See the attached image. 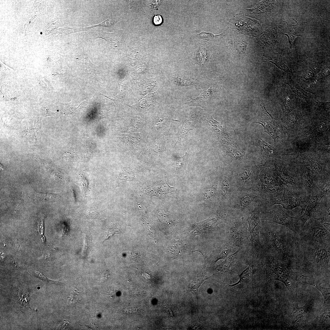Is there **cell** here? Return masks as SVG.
<instances>
[{"label":"cell","mask_w":330,"mask_h":330,"mask_svg":"<svg viewBox=\"0 0 330 330\" xmlns=\"http://www.w3.org/2000/svg\"><path fill=\"white\" fill-rule=\"evenodd\" d=\"M282 226L266 227L262 230L266 244L271 252L270 255L290 266L295 258L297 245L296 234Z\"/></svg>","instance_id":"cell-1"},{"label":"cell","mask_w":330,"mask_h":330,"mask_svg":"<svg viewBox=\"0 0 330 330\" xmlns=\"http://www.w3.org/2000/svg\"><path fill=\"white\" fill-rule=\"evenodd\" d=\"M296 238L295 258H302L305 262L321 271L329 270L330 242H307Z\"/></svg>","instance_id":"cell-2"},{"label":"cell","mask_w":330,"mask_h":330,"mask_svg":"<svg viewBox=\"0 0 330 330\" xmlns=\"http://www.w3.org/2000/svg\"><path fill=\"white\" fill-rule=\"evenodd\" d=\"M266 255L264 265L268 279L281 281L289 291H294L298 276L290 266L270 255Z\"/></svg>","instance_id":"cell-3"},{"label":"cell","mask_w":330,"mask_h":330,"mask_svg":"<svg viewBox=\"0 0 330 330\" xmlns=\"http://www.w3.org/2000/svg\"><path fill=\"white\" fill-rule=\"evenodd\" d=\"M324 221L311 218L296 235L301 240L310 242H330V230L324 224Z\"/></svg>","instance_id":"cell-4"},{"label":"cell","mask_w":330,"mask_h":330,"mask_svg":"<svg viewBox=\"0 0 330 330\" xmlns=\"http://www.w3.org/2000/svg\"><path fill=\"white\" fill-rule=\"evenodd\" d=\"M228 242L240 249L249 244V233L248 229L242 223L237 222H227Z\"/></svg>","instance_id":"cell-5"},{"label":"cell","mask_w":330,"mask_h":330,"mask_svg":"<svg viewBox=\"0 0 330 330\" xmlns=\"http://www.w3.org/2000/svg\"><path fill=\"white\" fill-rule=\"evenodd\" d=\"M297 219L289 216L280 206L271 211L263 213L262 218L263 220L271 221L287 227L296 235L298 233L296 226Z\"/></svg>","instance_id":"cell-6"},{"label":"cell","mask_w":330,"mask_h":330,"mask_svg":"<svg viewBox=\"0 0 330 330\" xmlns=\"http://www.w3.org/2000/svg\"><path fill=\"white\" fill-rule=\"evenodd\" d=\"M260 214L259 207H255L251 216L248 219L249 224L248 230L251 237V244L256 253L258 254H260L263 251L259 239L260 231Z\"/></svg>","instance_id":"cell-7"},{"label":"cell","mask_w":330,"mask_h":330,"mask_svg":"<svg viewBox=\"0 0 330 330\" xmlns=\"http://www.w3.org/2000/svg\"><path fill=\"white\" fill-rule=\"evenodd\" d=\"M308 196V204L305 212L301 217L298 218L296 223L298 233L302 228L307 221L311 218L313 213L315 211L316 207L323 197V194L319 192L314 191Z\"/></svg>","instance_id":"cell-8"},{"label":"cell","mask_w":330,"mask_h":330,"mask_svg":"<svg viewBox=\"0 0 330 330\" xmlns=\"http://www.w3.org/2000/svg\"><path fill=\"white\" fill-rule=\"evenodd\" d=\"M306 166H309L318 179L330 177L329 171L319 159L306 153H302L300 157Z\"/></svg>","instance_id":"cell-9"},{"label":"cell","mask_w":330,"mask_h":330,"mask_svg":"<svg viewBox=\"0 0 330 330\" xmlns=\"http://www.w3.org/2000/svg\"><path fill=\"white\" fill-rule=\"evenodd\" d=\"M295 99L294 95L288 90L284 94L280 103V117L282 119L295 108Z\"/></svg>","instance_id":"cell-10"},{"label":"cell","mask_w":330,"mask_h":330,"mask_svg":"<svg viewBox=\"0 0 330 330\" xmlns=\"http://www.w3.org/2000/svg\"><path fill=\"white\" fill-rule=\"evenodd\" d=\"M197 116L195 113H191L185 117L180 129L176 134V142L175 145L182 138L186 137L188 132L193 129L195 125L197 123Z\"/></svg>","instance_id":"cell-11"},{"label":"cell","mask_w":330,"mask_h":330,"mask_svg":"<svg viewBox=\"0 0 330 330\" xmlns=\"http://www.w3.org/2000/svg\"><path fill=\"white\" fill-rule=\"evenodd\" d=\"M325 203H321L320 201L316 207L315 211L313 213L311 218L330 223V200Z\"/></svg>","instance_id":"cell-12"},{"label":"cell","mask_w":330,"mask_h":330,"mask_svg":"<svg viewBox=\"0 0 330 330\" xmlns=\"http://www.w3.org/2000/svg\"><path fill=\"white\" fill-rule=\"evenodd\" d=\"M284 81L289 86L291 90L295 95L302 98L307 102L311 100V95L302 88L299 84L293 80L290 77L285 79Z\"/></svg>","instance_id":"cell-13"},{"label":"cell","mask_w":330,"mask_h":330,"mask_svg":"<svg viewBox=\"0 0 330 330\" xmlns=\"http://www.w3.org/2000/svg\"><path fill=\"white\" fill-rule=\"evenodd\" d=\"M276 120L273 118L269 120V122L267 123L265 122L259 123L264 127L265 131L274 139L275 142L278 141L280 138V126L277 123H275Z\"/></svg>","instance_id":"cell-14"},{"label":"cell","mask_w":330,"mask_h":330,"mask_svg":"<svg viewBox=\"0 0 330 330\" xmlns=\"http://www.w3.org/2000/svg\"><path fill=\"white\" fill-rule=\"evenodd\" d=\"M204 91L200 96L195 99L190 97L191 101L186 103L187 106H198L204 108L205 104L210 100L212 97L213 90L212 87H210L208 90Z\"/></svg>","instance_id":"cell-15"},{"label":"cell","mask_w":330,"mask_h":330,"mask_svg":"<svg viewBox=\"0 0 330 330\" xmlns=\"http://www.w3.org/2000/svg\"><path fill=\"white\" fill-rule=\"evenodd\" d=\"M258 142L264 160L268 159L276 154V152L275 148L262 139L259 138Z\"/></svg>","instance_id":"cell-16"},{"label":"cell","mask_w":330,"mask_h":330,"mask_svg":"<svg viewBox=\"0 0 330 330\" xmlns=\"http://www.w3.org/2000/svg\"><path fill=\"white\" fill-rule=\"evenodd\" d=\"M264 61H269L275 64L278 68L286 72H289L292 74V72L290 67L287 63V59L280 56L275 58H271L263 60Z\"/></svg>","instance_id":"cell-17"},{"label":"cell","mask_w":330,"mask_h":330,"mask_svg":"<svg viewBox=\"0 0 330 330\" xmlns=\"http://www.w3.org/2000/svg\"><path fill=\"white\" fill-rule=\"evenodd\" d=\"M302 282L315 287L321 293L323 296L324 302L323 305L320 309H324L327 306L329 307L330 302V288L323 287L320 286L319 284L315 282H312V283L308 282L302 281Z\"/></svg>","instance_id":"cell-18"},{"label":"cell","mask_w":330,"mask_h":330,"mask_svg":"<svg viewBox=\"0 0 330 330\" xmlns=\"http://www.w3.org/2000/svg\"><path fill=\"white\" fill-rule=\"evenodd\" d=\"M208 278L207 276L202 275L194 280L188 286L187 291L191 292L194 297H196L199 288L203 282Z\"/></svg>","instance_id":"cell-19"},{"label":"cell","mask_w":330,"mask_h":330,"mask_svg":"<svg viewBox=\"0 0 330 330\" xmlns=\"http://www.w3.org/2000/svg\"><path fill=\"white\" fill-rule=\"evenodd\" d=\"M235 246L228 241L222 247L215 255V260L226 258L228 255L232 254L235 251Z\"/></svg>","instance_id":"cell-20"},{"label":"cell","mask_w":330,"mask_h":330,"mask_svg":"<svg viewBox=\"0 0 330 330\" xmlns=\"http://www.w3.org/2000/svg\"><path fill=\"white\" fill-rule=\"evenodd\" d=\"M292 313L291 315L292 317L296 321L302 319L306 312V306L305 305L303 306H299L298 304L292 303L291 305Z\"/></svg>","instance_id":"cell-21"},{"label":"cell","mask_w":330,"mask_h":330,"mask_svg":"<svg viewBox=\"0 0 330 330\" xmlns=\"http://www.w3.org/2000/svg\"><path fill=\"white\" fill-rule=\"evenodd\" d=\"M240 250V249H239L238 250L231 254L228 257L226 258L225 261L219 265L218 266V270L222 271H228L233 265Z\"/></svg>","instance_id":"cell-22"},{"label":"cell","mask_w":330,"mask_h":330,"mask_svg":"<svg viewBox=\"0 0 330 330\" xmlns=\"http://www.w3.org/2000/svg\"><path fill=\"white\" fill-rule=\"evenodd\" d=\"M255 271V269L253 266L251 264L249 265L240 275L239 281L235 284L230 285V286H235L240 283L248 281L251 277Z\"/></svg>","instance_id":"cell-23"},{"label":"cell","mask_w":330,"mask_h":330,"mask_svg":"<svg viewBox=\"0 0 330 330\" xmlns=\"http://www.w3.org/2000/svg\"><path fill=\"white\" fill-rule=\"evenodd\" d=\"M205 118L206 120L209 123L212 131L218 135L219 134L221 136V135L222 136L225 131L220 123L215 120L211 116H206Z\"/></svg>","instance_id":"cell-24"},{"label":"cell","mask_w":330,"mask_h":330,"mask_svg":"<svg viewBox=\"0 0 330 330\" xmlns=\"http://www.w3.org/2000/svg\"><path fill=\"white\" fill-rule=\"evenodd\" d=\"M300 112L298 110H294L290 112L287 116L286 125L288 127L295 126L300 119Z\"/></svg>","instance_id":"cell-25"},{"label":"cell","mask_w":330,"mask_h":330,"mask_svg":"<svg viewBox=\"0 0 330 330\" xmlns=\"http://www.w3.org/2000/svg\"><path fill=\"white\" fill-rule=\"evenodd\" d=\"M36 198L40 202L43 203L51 202L56 200L57 196L55 194L50 193H42L35 191Z\"/></svg>","instance_id":"cell-26"},{"label":"cell","mask_w":330,"mask_h":330,"mask_svg":"<svg viewBox=\"0 0 330 330\" xmlns=\"http://www.w3.org/2000/svg\"><path fill=\"white\" fill-rule=\"evenodd\" d=\"M188 154L185 152L184 156H178L175 160V172H179L185 169L187 164Z\"/></svg>","instance_id":"cell-27"},{"label":"cell","mask_w":330,"mask_h":330,"mask_svg":"<svg viewBox=\"0 0 330 330\" xmlns=\"http://www.w3.org/2000/svg\"><path fill=\"white\" fill-rule=\"evenodd\" d=\"M135 176V173L134 171L130 168H126L120 173L117 177L123 182H126L132 180Z\"/></svg>","instance_id":"cell-28"},{"label":"cell","mask_w":330,"mask_h":330,"mask_svg":"<svg viewBox=\"0 0 330 330\" xmlns=\"http://www.w3.org/2000/svg\"><path fill=\"white\" fill-rule=\"evenodd\" d=\"M295 28L294 29L291 28L290 26H289L288 29H287V31L281 34L286 35L288 38V41L290 45L289 53L290 52L291 49H292V45L296 37L297 36H301L297 31H295Z\"/></svg>","instance_id":"cell-29"},{"label":"cell","mask_w":330,"mask_h":330,"mask_svg":"<svg viewBox=\"0 0 330 330\" xmlns=\"http://www.w3.org/2000/svg\"><path fill=\"white\" fill-rule=\"evenodd\" d=\"M330 69L329 67H327L324 68L321 72L318 73L316 76L315 81L312 84V86H316L319 84L321 82L325 80L326 78L329 75Z\"/></svg>","instance_id":"cell-30"},{"label":"cell","mask_w":330,"mask_h":330,"mask_svg":"<svg viewBox=\"0 0 330 330\" xmlns=\"http://www.w3.org/2000/svg\"><path fill=\"white\" fill-rule=\"evenodd\" d=\"M319 68L317 66L312 67L308 70L302 78L306 81L313 79L319 72Z\"/></svg>","instance_id":"cell-31"},{"label":"cell","mask_w":330,"mask_h":330,"mask_svg":"<svg viewBox=\"0 0 330 330\" xmlns=\"http://www.w3.org/2000/svg\"><path fill=\"white\" fill-rule=\"evenodd\" d=\"M120 230L116 226H109L105 232V240H107L110 237L116 233H119Z\"/></svg>","instance_id":"cell-32"},{"label":"cell","mask_w":330,"mask_h":330,"mask_svg":"<svg viewBox=\"0 0 330 330\" xmlns=\"http://www.w3.org/2000/svg\"><path fill=\"white\" fill-rule=\"evenodd\" d=\"M317 104V111L318 112H321L325 109L330 108V102H323L320 101L318 100L315 101Z\"/></svg>","instance_id":"cell-33"},{"label":"cell","mask_w":330,"mask_h":330,"mask_svg":"<svg viewBox=\"0 0 330 330\" xmlns=\"http://www.w3.org/2000/svg\"><path fill=\"white\" fill-rule=\"evenodd\" d=\"M101 212L100 211L93 208H90L87 212V215L90 218H100Z\"/></svg>","instance_id":"cell-34"},{"label":"cell","mask_w":330,"mask_h":330,"mask_svg":"<svg viewBox=\"0 0 330 330\" xmlns=\"http://www.w3.org/2000/svg\"><path fill=\"white\" fill-rule=\"evenodd\" d=\"M37 224L38 232L41 236L43 242H45V239L43 235L44 223L43 220L42 218H40L38 219Z\"/></svg>","instance_id":"cell-35"},{"label":"cell","mask_w":330,"mask_h":330,"mask_svg":"<svg viewBox=\"0 0 330 330\" xmlns=\"http://www.w3.org/2000/svg\"><path fill=\"white\" fill-rule=\"evenodd\" d=\"M236 47L237 49L240 53H242L245 52L246 50V45L241 40L236 41Z\"/></svg>","instance_id":"cell-36"},{"label":"cell","mask_w":330,"mask_h":330,"mask_svg":"<svg viewBox=\"0 0 330 330\" xmlns=\"http://www.w3.org/2000/svg\"><path fill=\"white\" fill-rule=\"evenodd\" d=\"M35 274H36V276L37 277H38L40 279H41V280H42L45 281V282H46L47 283H49L50 284L58 283H61L60 282H58V281H53V280H50L46 276L44 275H43V274H42V273H41V272H39L38 271H35Z\"/></svg>","instance_id":"cell-37"},{"label":"cell","mask_w":330,"mask_h":330,"mask_svg":"<svg viewBox=\"0 0 330 330\" xmlns=\"http://www.w3.org/2000/svg\"><path fill=\"white\" fill-rule=\"evenodd\" d=\"M251 202L250 198L248 196L244 197L241 201L240 206L241 207L242 209L245 208L247 207Z\"/></svg>","instance_id":"cell-38"},{"label":"cell","mask_w":330,"mask_h":330,"mask_svg":"<svg viewBox=\"0 0 330 330\" xmlns=\"http://www.w3.org/2000/svg\"><path fill=\"white\" fill-rule=\"evenodd\" d=\"M163 19L162 16L160 15H156L153 16L152 22L153 24L156 25H159L162 24Z\"/></svg>","instance_id":"cell-39"},{"label":"cell","mask_w":330,"mask_h":330,"mask_svg":"<svg viewBox=\"0 0 330 330\" xmlns=\"http://www.w3.org/2000/svg\"><path fill=\"white\" fill-rule=\"evenodd\" d=\"M117 19L116 18H110L107 19L103 24V26L107 27H109L116 22Z\"/></svg>","instance_id":"cell-40"},{"label":"cell","mask_w":330,"mask_h":330,"mask_svg":"<svg viewBox=\"0 0 330 330\" xmlns=\"http://www.w3.org/2000/svg\"><path fill=\"white\" fill-rule=\"evenodd\" d=\"M251 175L250 171L248 170L244 171L240 175L241 178L244 180H247L250 178Z\"/></svg>","instance_id":"cell-41"},{"label":"cell","mask_w":330,"mask_h":330,"mask_svg":"<svg viewBox=\"0 0 330 330\" xmlns=\"http://www.w3.org/2000/svg\"><path fill=\"white\" fill-rule=\"evenodd\" d=\"M222 189L224 193H227L229 187V183L226 179L223 180L222 182Z\"/></svg>","instance_id":"cell-42"},{"label":"cell","mask_w":330,"mask_h":330,"mask_svg":"<svg viewBox=\"0 0 330 330\" xmlns=\"http://www.w3.org/2000/svg\"><path fill=\"white\" fill-rule=\"evenodd\" d=\"M228 152L229 154L231 156L233 157L239 158H240L242 155L240 152H238L237 151H236L235 150L231 149Z\"/></svg>","instance_id":"cell-43"},{"label":"cell","mask_w":330,"mask_h":330,"mask_svg":"<svg viewBox=\"0 0 330 330\" xmlns=\"http://www.w3.org/2000/svg\"><path fill=\"white\" fill-rule=\"evenodd\" d=\"M109 272L108 270H106L103 273L102 275L101 280L102 282H105L107 281L109 278Z\"/></svg>","instance_id":"cell-44"},{"label":"cell","mask_w":330,"mask_h":330,"mask_svg":"<svg viewBox=\"0 0 330 330\" xmlns=\"http://www.w3.org/2000/svg\"><path fill=\"white\" fill-rule=\"evenodd\" d=\"M165 307L166 309L165 311L166 314L169 317L173 318L174 316L171 309L167 306H165Z\"/></svg>","instance_id":"cell-45"},{"label":"cell","mask_w":330,"mask_h":330,"mask_svg":"<svg viewBox=\"0 0 330 330\" xmlns=\"http://www.w3.org/2000/svg\"><path fill=\"white\" fill-rule=\"evenodd\" d=\"M150 275L145 273H144L142 275L143 278L145 280H148L150 279Z\"/></svg>","instance_id":"cell-46"},{"label":"cell","mask_w":330,"mask_h":330,"mask_svg":"<svg viewBox=\"0 0 330 330\" xmlns=\"http://www.w3.org/2000/svg\"><path fill=\"white\" fill-rule=\"evenodd\" d=\"M107 293L108 294L111 296H114L116 294V292L113 290H109L108 292Z\"/></svg>","instance_id":"cell-47"},{"label":"cell","mask_w":330,"mask_h":330,"mask_svg":"<svg viewBox=\"0 0 330 330\" xmlns=\"http://www.w3.org/2000/svg\"><path fill=\"white\" fill-rule=\"evenodd\" d=\"M132 254H131V255H132L131 256H132L133 255H134V256H133V257H134V258H138V257H139V254H138L137 253H136L135 252H132Z\"/></svg>","instance_id":"cell-48"},{"label":"cell","mask_w":330,"mask_h":330,"mask_svg":"<svg viewBox=\"0 0 330 330\" xmlns=\"http://www.w3.org/2000/svg\"><path fill=\"white\" fill-rule=\"evenodd\" d=\"M4 255L3 253L1 254V258L2 260H3L5 258Z\"/></svg>","instance_id":"cell-49"},{"label":"cell","mask_w":330,"mask_h":330,"mask_svg":"<svg viewBox=\"0 0 330 330\" xmlns=\"http://www.w3.org/2000/svg\"><path fill=\"white\" fill-rule=\"evenodd\" d=\"M40 34H42V32H40Z\"/></svg>","instance_id":"cell-50"}]
</instances>
